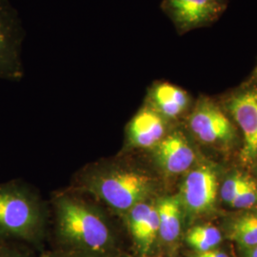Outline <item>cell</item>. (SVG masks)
Returning a JSON list of instances; mask_svg holds the SVG:
<instances>
[{"label": "cell", "instance_id": "7402d4cb", "mask_svg": "<svg viewBox=\"0 0 257 257\" xmlns=\"http://www.w3.org/2000/svg\"><path fill=\"white\" fill-rule=\"evenodd\" d=\"M256 72H257V70H256Z\"/></svg>", "mask_w": 257, "mask_h": 257}, {"label": "cell", "instance_id": "7a4b0ae2", "mask_svg": "<svg viewBox=\"0 0 257 257\" xmlns=\"http://www.w3.org/2000/svg\"><path fill=\"white\" fill-rule=\"evenodd\" d=\"M44 229L38 197L19 181L0 184V241L35 243Z\"/></svg>", "mask_w": 257, "mask_h": 257}, {"label": "cell", "instance_id": "5bb4252c", "mask_svg": "<svg viewBox=\"0 0 257 257\" xmlns=\"http://www.w3.org/2000/svg\"><path fill=\"white\" fill-rule=\"evenodd\" d=\"M229 237L247 249L257 247V213H248L231 223Z\"/></svg>", "mask_w": 257, "mask_h": 257}, {"label": "cell", "instance_id": "30bf717a", "mask_svg": "<svg viewBox=\"0 0 257 257\" xmlns=\"http://www.w3.org/2000/svg\"><path fill=\"white\" fill-rule=\"evenodd\" d=\"M165 130V118L152 106H147L130 121L127 135L132 146L150 148L162 140Z\"/></svg>", "mask_w": 257, "mask_h": 257}, {"label": "cell", "instance_id": "9c48e42d", "mask_svg": "<svg viewBox=\"0 0 257 257\" xmlns=\"http://www.w3.org/2000/svg\"><path fill=\"white\" fill-rule=\"evenodd\" d=\"M128 213V229L136 246L145 254L153 248L159 236V218L156 205L141 202Z\"/></svg>", "mask_w": 257, "mask_h": 257}, {"label": "cell", "instance_id": "7c38bea8", "mask_svg": "<svg viewBox=\"0 0 257 257\" xmlns=\"http://www.w3.org/2000/svg\"><path fill=\"white\" fill-rule=\"evenodd\" d=\"M188 104L187 92L171 83H158L151 91V106L164 118L179 116Z\"/></svg>", "mask_w": 257, "mask_h": 257}, {"label": "cell", "instance_id": "277c9868", "mask_svg": "<svg viewBox=\"0 0 257 257\" xmlns=\"http://www.w3.org/2000/svg\"><path fill=\"white\" fill-rule=\"evenodd\" d=\"M25 31L9 0H0V79L19 81L24 75L22 47Z\"/></svg>", "mask_w": 257, "mask_h": 257}, {"label": "cell", "instance_id": "4fadbf2b", "mask_svg": "<svg viewBox=\"0 0 257 257\" xmlns=\"http://www.w3.org/2000/svg\"><path fill=\"white\" fill-rule=\"evenodd\" d=\"M182 202L178 196H166L156 204L159 218V237L165 243L175 242L181 231Z\"/></svg>", "mask_w": 257, "mask_h": 257}, {"label": "cell", "instance_id": "ffe728a7", "mask_svg": "<svg viewBox=\"0 0 257 257\" xmlns=\"http://www.w3.org/2000/svg\"><path fill=\"white\" fill-rule=\"evenodd\" d=\"M247 256L248 257H257V247L256 248L247 249Z\"/></svg>", "mask_w": 257, "mask_h": 257}, {"label": "cell", "instance_id": "5b68a950", "mask_svg": "<svg viewBox=\"0 0 257 257\" xmlns=\"http://www.w3.org/2000/svg\"><path fill=\"white\" fill-rule=\"evenodd\" d=\"M217 189L215 172L209 166H202L186 176L180 200L189 211L195 213L210 211L216 201Z\"/></svg>", "mask_w": 257, "mask_h": 257}, {"label": "cell", "instance_id": "52a82bcc", "mask_svg": "<svg viewBox=\"0 0 257 257\" xmlns=\"http://www.w3.org/2000/svg\"><path fill=\"white\" fill-rule=\"evenodd\" d=\"M193 134L206 143L227 142L233 138V127L222 110L211 102L201 101L190 117Z\"/></svg>", "mask_w": 257, "mask_h": 257}, {"label": "cell", "instance_id": "ba28073f", "mask_svg": "<svg viewBox=\"0 0 257 257\" xmlns=\"http://www.w3.org/2000/svg\"><path fill=\"white\" fill-rule=\"evenodd\" d=\"M230 112L244 135L243 155L247 158L257 156V90L240 92L231 98Z\"/></svg>", "mask_w": 257, "mask_h": 257}, {"label": "cell", "instance_id": "d6986e66", "mask_svg": "<svg viewBox=\"0 0 257 257\" xmlns=\"http://www.w3.org/2000/svg\"><path fill=\"white\" fill-rule=\"evenodd\" d=\"M197 257H229L226 253L219 251V250H208L204 252H199Z\"/></svg>", "mask_w": 257, "mask_h": 257}, {"label": "cell", "instance_id": "8992f818", "mask_svg": "<svg viewBox=\"0 0 257 257\" xmlns=\"http://www.w3.org/2000/svg\"><path fill=\"white\" fill-rule=\"evenodd\" d=\"M219 0H164L163 9L180 32L202 26L217 18Z\"/></svg>", "mask_w": 257, "mask_h": 257}, {"label": "cell", "instance_id": "44dd1931", "mask_svg": "<svg viewBox=\"0 0 257 257\" xmlns=\"http://www.w3.org/2000/svg\"><path fill=\"white\" fill-rule=\"evenodd\" d=\"M45 257H65V256H57V255H54V254H51V255H48V256Z\"/></svg>", "mask_w": 257, "mask_h": 257}, {"label": "cell", "instance_id": "2e32d148", "mask_svg": "<svg viewBox=\"0 0 257 257\" xmlns=\"http://www.w3.org/2000/svg\"><path fill=\"white\" fill-rule=\"evenodd\" d=\"M257 204V184L249 177L245 178L237 196L231 203L235 209H248Z\"/></svg>", "mask_w": 257, "mask_h": 257}, {"label": "cell", "instance_id": "9a60e30c", "mask_svg": "<svg viewBox=\"0 0 257 257\" xmlns=\"http://www.w3.org/2000/svg\"><path fill=\"white\" fill-rule=\"evenodd\" d=\"M222 240L221 232L211 225L195 226L187 232V243L199 252L211 250Z\"/></svg>", "mask_w": 257, "mask_h": 257}, {"label": "cell", "instance_id": "ac0fdd59", "mask_svg": "<svg viewBox=\"0 0 257 257\" xmlns=\"http://www.w3.org/2000/svg\"><path fill=\"white\" fill-rule=\"evenodd\" d=\"M0 257H29L19 250V248L11 245L10 242L0 241Z\"/></svg>", "mask_w": 257, "mask_h": 257}, {"label": "cell", "instance_id": "e0dca14e", "mask_svg": "<svg viewBox=\"0 0 257 257\" xmlns=\"http://www.w3.org/2000/svg\"><path fill=\"white\" fill-rule=\"evenodd\" d=\"M245 178L246 176L241 175H232L224 182L221 188V196L225 202L231 205L240 192Z\"/></svg>", "mask_w": 257, "mask_h": 257}, {"label": "cell", "instance_id": "3957f363", "mask_svg": "<svg viewBox=\"0 0 257 257\" xmlns=\"http://www.w3.org/2000/svg\"><path fill=\"white\" fill-rule=\"evenodd\" d=\"M82 183L89 193L119 212H128L144 202L152 190L149 176L120 165L91 169L83 176Z\"/></svg>", "mask_w": 257, "mask_h": 257}, {"label": "cell", "instance_id": "8fae6325", "mask_svg": "<svg viewBox=\"0 0 257 257\" xmlns=\"http://www.w3.org/2000/svg\"><path fill=\"white\" fill-rule=\"evenodd\" d=\"M160 167L171 175L186 172L194 161V153L183 135L175 133L162 139L156 150Z\"/></svg>", "mask_w": 257, "mask_h": 257}, {"label": "cell", "instance_id": "6da1fadb", "mask_svg": "<svg viewBox=\"0 0 257 257\" xmlns=\"http://www.w3.org/2000/svg\"><path fill=\"white\" fill-rule=\"evenodd\" d=\"M56 233L73 257H115L116 239L109 221L93 206L70 195L56 198Z\"/></svg>", "mask_w": 257, "mask_h": 257}]
</instances>
